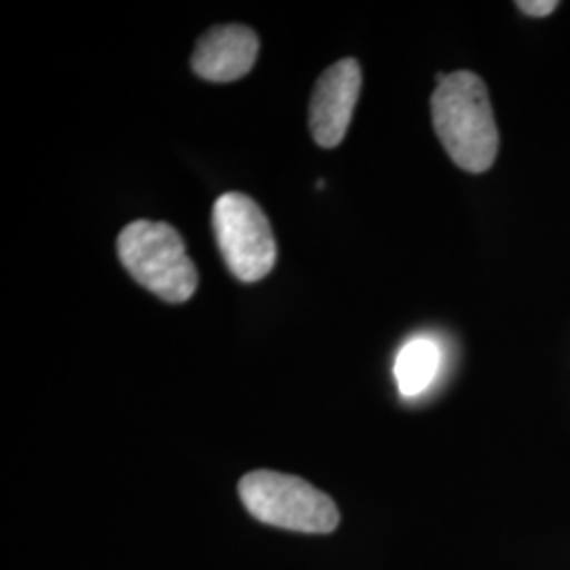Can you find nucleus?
I'll return each mask as SVG.
<instances>
[{"label": "nucleus", "instance_id": "20e7f679", "mask_svg": "<svg viewBox=\"0 0 570 570\" xmlns=\"http://www.w3.org/2000/svg\"><path fill=\"white\" fill-rule=\"evenodd\" d=\"M212 220L228 271L245 284L265 279L277 263V244L261 205L244 193H226Z\"/></svg>", "mask_w": 570, "mask_h": 570}, {"label": "nucleus", "instance_id": "0eeeda50", "mask_svg": "<svg viewBox=\"0 0 570 570\" xmlns=\"http://www.w3.org/2000/svg\"><path fill=\"white\" fill-rule=\"evenodd\" d=\"M442 364L440 346L429 336H414L395 357V381L404 397H419L438 376Z\"/></svg>", "mask_w": 570, "mask_h": 570}, {"label": "nucleus", "instance_id": "f257e3e1", "mask_svg": "<svg viewBox=\"0 0 570 570\" xmlns=\"http://www.w3.org/2000/svg\"><path fill=\"white\" fill-rule=\"evenodd\" d=\"M433 129L450 159L469 174H482L499 155V129L489 89L469 70L446 75L431 96Z\"/></svg>", "mask_w": 570, "mask_h": 570}, {"label": "nucleus", "instance_id": "39448f33", "mask_svg": "<svg viewBox=\"0 0 570 570\" xmlns=\"http://www.w3.org/2000/svg\"><path fill=\"white\" fill-rule=\"evenodd\" d=\"M360 91L362 68L353 58L332 63L315 82L308 106V129L322 148H336L345 140Z\"/></svg>", "mask_w": 570, "mask_h": 570}, {"label": "nucleus", "instance_id": "7ed1b4c3", "mask_svg": "<svg viewBox=\"0 0 570 570\" xmlns=\"http://www.w3.org/2000/svg\"><path fill=\"white\" fill-rule=\"evenodd\" d=\"M247 511L265 524L301 532H332L338 527L334 501L301 478L277 471H252L239 482Z\"/></svg>", "mask_w": 570, "mask_h": 570}, {"label": "nucleus", "instance_id": "6e6552de", "mask_svg": "<svg viewBox=\"0 0 570 570\" xmlns=\"http://www.w3.org/2000/svg\"><path fill=\"white\" fill-rule=\"evenodd\" d=\"M518 9L532 18H546L558 9V2L556 0H520Z\"/></svg>", "mask_w": 570, "mask_h": 570}, {"label": "nucleus", "instance_id": "423d86ee", "mask_svg": "<svg viewBox=\"0 0 570 570\" xmlns=\"http://www.w3.org/2000/svg\"><path fill=\"white\" fill-rule=\"evenodd\" d=\"M258 49L261 42L252 28L239 23L216 26L197 42L190 66L205 81H237L254 68Z\"/></svg>", "mask_w": 570, "mask_h": 570}, {"label": "nucleus", "instance_id": "f03ea898", "mask_svg": "<svg viewBox=\"0 0 570 570\" xmlns=\"http://www.w3.org/2000/svg\"><path fill=\"white\" fill-rule=\"evenodd\" d=\"M125 271L165 303H186L199 284L195 263L174 226L136 220L117 239Z\"/></svg>", "mask_w": 570, "mask_h": 570}]
</instances>
